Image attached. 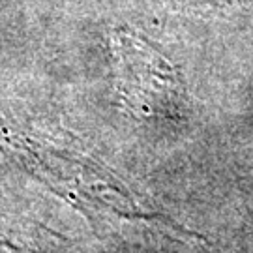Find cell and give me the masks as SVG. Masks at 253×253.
<instances>
[{
	"label": "cell",
	"instance_id": "6da1fadb",
	"mask_svg": "<svg viewBox=\"0 0 253 253\" xmlns=\"http://www.w3.org/2000/svg\"><path fill=\"white\" fill-rule=\"evenodd\" d=\"M0 146L21 160L28 171L88 217L100 221H150L171 227V219L137 203L115 172L103 167L86 150L72 145L13 135L0 127Z\"/></svg>",
	"mask_w": 253,
	"mask_h": 253
}]
</instances>
